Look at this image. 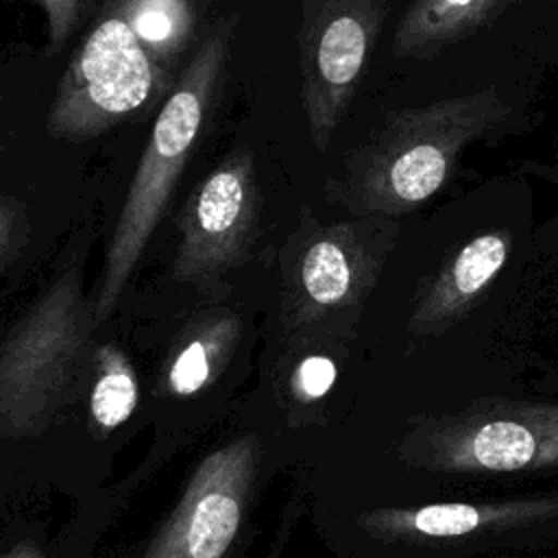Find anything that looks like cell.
<instances>
[{"instance_id":"obj_10","label":"cell","mask_w":558,"mask_h":558,"mask_svg":"<svg viewBox=\"0 0 558 558\" xmlns=\"http://www.w3.org/2000/svg\"><path fill=\"white\" fill-rule=\"evenodd\" d=\"M508 0H414L401 17L392 52L397 59H429L475 33Z\"/></svg>"},{"instance_id":"obj_7","label":"cell","mask_w":558,"mask_h":558,"mask_svg":"<svg viewBox=\"0 0 558 558\" xmlns=\"http://www.w3.org/2000/svg\"><path fill=\"white\" fill-rule=\"evenodd\" d=\"M259 220V187L253 153L231 150L190 194L181 211V235L172 264L179 281L209 290L238 268Z\"/></svg>"},{"instance_id":"obj_11","label":"cell","mask_w":558,"mask_h":558,"mask_svg":"<svg viewBox=\"0 0 558 558\" xmlns=\"http://www.w3.org/2000/svg\"><path fill=\"white\" fill-rule=\"evenodd\" d=\"M120 13L155 59L179 52L192 31L185 0H120Z\"/></svg>"},{"instance_id":"obj_13","label":"cell","mask_w":558,"mask_h":558,"mask_svg":"<svg viewBox=\"0 0 558 558\" xmlns=\"http://www.w3.org/2000/svg\"><path fill=\"white\" fill-rule=\"evenodd\" d=\"M137 386L126 362L116 353H105V371L92 392V414L105 427H116L135 408Z\"/></svg>"},{"instance_id":"obj_8","label":"cell","mask_w":558,"mask_h":558,"mask_svg":"<svg viewBox=\"0 0 558 558\" xmlns=\"http://www.w3.org/2000/svg\"><path fill=\"white\" fill-rule=\"evenodd\" d=\"M508 255V231H486L466 242L425 290L412 314L410 329L414 333H434L456 323L493 283Z\"/></svg>"},{"instance_id":"obj_2","label":"cell","mask_w":558,"mask_h":558,"mask_svg":"<svg viewBox=\"0 0 558 558\" xmlns=\"http://www.w3.org/2000/svg\"><path fill=\"white\" fill-rule=\"evenodd\" d=\"M231 31L233 20H227L207 35L168 94L153 124L107 246L94 303L100 318L118 303L168 205L172 187L185 170L187 157L201 137L203 124L225 76Z\"/></svg>"},{"instance_id":"obj_5","label":"cell","mask_w":558,"mask_h":558,"mask_svg":"<svg viewBox=\"0 0 558 558\" xmlns=\"http://www.w3.org/2000/svg\"><path fill=\"white\" fill-rule=\"evenodd\" d=\"M395 231L388 216H357L333 225L301 218L279 257L288 314L320 320L360 303L379 275Z\"/></svg>"},{"instance_id":"obj_6","label":"cell","mask_w":558,"mask_h":558,"mask_svg":"<svg viewBox=\"0 0 558 558\" xmlns=\"http://www.w3.org/2000/svg\"><path fill=\"white\" fill-rule=\"evenodd\" d=\"M299 61L303 111L325 150L362 81L384 22V0H303Z\"/></svg>"},{"instance_id":"obj_1","label":"cell","mask_w":558,"mask_h":558,"mask_svg":"<svg viewBox=\"0 0 558 558\" xmlns=\"http://www.w3.org/2000/svg\"><path fill=\"white\" fill-rule=\"evenodd\" d=\"M508 113L488 87L386 118L349 166L342 201L355 216H399L432 198L451 177L460 150Z\"/></svg>"},{"instance_id":"obj_16","label":"cell","mask_w":558,"mask_h":558,"mask_svg":"<svg viewBox=\"0 0 558 558\" xmlns=\"http://www.w3.org/2000/svg\"><path fill=\"white\" fill-rule=\"evenodd\" d=\"M39 4L46 11L50 46L59 48L68 39L78 20L81 0H39Z\"/></svg>"},{"instance_id":"obj_12","label":"cell","mask_w":558,"mask_h":558,"mask_svg":"<svg viewBox=\"0 0 558 558\" xmlns=\"http://www.w3.org/2000/svg\"><path fill=\"white\" fill-rule=\"evenodd\" d=\"M238 504L225 493H207L187 525L190 558H218L235 534Z\"/></svg>"},{"instance_id":"obj_4","label":"cell","mask_w":558,"mask_h":558,"mask_svg":"<svg viewBox=\"0 0 558 558\" xmlns=\"http://www.w3.org/2000/svg\"><path fill=\"white\" fill-rule=\"evenodd\" d=\"M414 466L445 473H514L558 464V405L480 403L410 436Z\"/></svg>"},{"instance_id":"obj_17","label":"cell","mask_w":558,"mask_h":558,"mask_svg":"<svg viewBox=\"0 0 558 558\" xmlns=\"http://www.w3.org/2000/svg\"><path fill=\"white\" fill-rule=\"evenodd\" d=\"M24 235V216L13 201L0 196V262L13 248L15 240Z\"/></svg>"},{"instance_id":"obj_14","label":"cell","mask_w":558,"mask_h":558,"mask_svg":"<svg viewBox=\"0 0 558 558\" xmlns=\"http://www.w3.org/2000/svg\"><path fill=\"white\" fill-rule=\"evenodd\" d=\"M209 375V344L201 338L187 342L172 362L170 386L179 395H192Z\"/></svg>"},{"instance_id":"obj_3","label":"cell","mask_w":558,"mask_h":558,"mask_svg":"<svg viewBox=\"0 0 558 558\" xmlns=\"http://www.w3.org/2000/svg\"><path fill=\"white\" fill-rule=\"evenodd\" d=\"M161 68L116 7L89 31L59 81L46 129L57 140H87L137 111L157 89Z\"/></svg>"},{"instance_id":"obj_15","label":"cell","mask_w":558,"mask_h":558,"mask_svg":"<svg viewBox=\"0 0 558 558\" xmlns=\"http://www.w3.org/2000/svg\"><path fill=\"white\" fill-rule=\"evenodd\" d=\"M333 379H336V366L325 355H310L299 364L296 386L310 399L323 397L331 388Z\"/></svg>"},{"instance_id":"obj_9","label":"cell","mask_w":558,"mask_h":558,"mask_svg":"<svg viewBox=\"0 0 558 558\" xmlns=\"http://www.w3.org/2000/svg\"><path fill=\"white\" fill-rule=\"evenodd\" d=\"M558 512V499L504 501V504H427L418 508H386L371 512L366 525L381 536L458 538L480 530L519 525Z\"/></svg>"}]
</instances>
